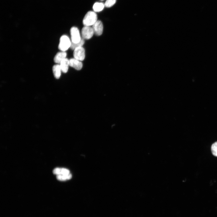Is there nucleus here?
<instances>
[{"instance_id":"f257e3e1","label":"nucleus","mask_w":217,"mask_h":217,"mask_svg":"<svg viewBox=\"0 0 217 217\" xmlns=\"http://www.w3.org/2000/svg\"><path fill=\"white\" fill-rule=\"evenodd\" d=\"M97 17L94 11H91L88 12L85 15L83 23L84 26H90L93 25L97 21Z\"/></svg>"},{"instance_id":"f03ea898","label":"nucleus","mask_w":217,"mask_h":217,"mask_svg":"<svg viewBox=\"0 0 217 217\" xmlns=\"http://www.w3.org/2000/svg\"><path fill=\"white\" fill-rule=\"evenodd\" d=\"M71 43V42L69 37L66 35H63L60 38L58 48L61 51L65 52L70 48Z\"/></svg>"},{"instance_id":"7ed1b4c3","label":"nucleus","mask_w":217,"mask_h":217,"mask_svg":"<svg viewBox=\"0 0 217 217\" xmlns=\"http://www.w3.org/2000/svg\"><path fill=\"white\" fill-rule=\"evenodd\" d=\"M71 39L72 42L76 43L81 39L78 29L76 27H72L70 30Z\"/></svg>"},{"instance_id":"20e7f679","label":"nucleus","mask_w":217,"mask_h":217,"mask_svg":"<svg viewBox=\"0 0 217 217\" xmlns=\"http://www.w3.org/2000/svg\"><path fill=\"white\" fill-rule=\"evenodd\" d=\"M94 34L92 27L90 26H84L81 30L82 38L84 39H90Z\"/></svg>"},{"instance_id":"39448f33","label":"nucleus","mask_w":217,"mask_h":217,"mask_svg":"<svg viewBox=\"0 0 217 217\" xmlns=\"http://www.w3.org/2000/svg\"><path fill=\"white\" fill-rule=\"evenodd\" d=\"M73 55L74 58L82 61L85 58V51L82 46L75 48L74 50Z\"/></svg>"},{"instance_id":"423d86ee","label":"nucleus","mask_w":217,"mask_h":217,"mask_svg":"<svg viewBox=\"0 0 217 217\" xmlns=\"http://www.w3.org/2000/svg\"><path fill=\"white\" fill-rule=\"evenodd\" d=\"M96 35L99 36L102 34L103 30V25L100 20H97L92 27Z\"/></svg>"},{"instance_id":"0eeeda50","label":"nucleus","mask_w":217,"mask_h":217,"mask_svg":"<svg viewBox=\"0 0 217 217\" xmlns=\"http://www.w3.org/2000/svg\"><path fill=\"white\" fill-rule=\"evenodd\" d=\"M69 66L77 70L81 69L83 67L82 62L75 58H71L69 60Z\"/></svg>"},{"instance_id":"6e6552de","label":"nucleus","mask_w":217,"mask_h":217,"mask_svg":"<svg viewBox=\"0 0 217 217\" xmlns=\"http://www.w3.org/2000/svg\"><path fill=\"white\" fill-rule=\"evenodd\" d=\"M67 53L64 51H61L58 52L54 58V62L60 64L63 59L66 58Z\"/></svg>"},{"instance_id":"1a4fd4ad","label":"nucleus","mask_w":217,"mask_h":217,"mask_svg":"<svg viewBox=\"0 0 217 217\" xmlns=\"http://www.w3.org/2000/svg\"><path fill=\"white\" fill-rule=\"evenodd\" d=\"M61 71L66 73L68 71L69 66V60L66 58L63 59L59 64Z\"/></svg>"},{"instance_id":"9d476101","label":"nucleus","mask_w":217,"mask_h":217,"mask_svg":"<svg viewBox=\"0 0 217 217\" xmlns=\"http://www.w3.org/2000/svg\"><path fill=\"white\" fill-rule=\"evenodd\" d=\"M52 71L55 77L58 79L61 75V70L59 64L54 65L52 67Z\"/></svg>"},{"instance_id":"9b49d317","label":"nucleus","mask_w":217,"mask_h":217,"mask_svg":"<svg viewBox=\"0 0 217 217\" xmlns=\"http://www.w3.org/2000/svg\"><path fill=\"white\" fill-rule=\"evenodd\" d=\"M54 174L58 175H66L70 174V171L66 168H55L53 171Z\"/></svg>"},{"instance_id":"f8f14e48","label":"nucleus","mask_w":217,"mask_h":217,"mask_svg":"<svg viewBox=\"0 0 217 217\" xmlns=\"http://www.w3.org/2000/svg\"><path fill=\"white\" fill-rule=\"evenodd\" d=\"M104 6L103 3L96 2L93 5V9L95 12H99L103 9Z\"/></svg>"},{"instance_id":"ddd939ff","label":"nucleus","mask_w":217,"mask_h":217,"mask_svg":"<svg viewBox=\"0 0 217 217\" xmlns=\"http://www.w3.org/2000/svg\"><path fill=\"white\" fill-rule=\"evenodd\" d=\"M72 175L70 173L68 174L56 175L57 179L60 181H64L68 180L72 178Z\"/></svg>"},{"instance_id":"4468645a","label":"nucleus","mask_w":217,"mask_h":217,"mask_svg":"<svg viewBox=\"0 0 217 217\" xmlns=\"http://www.w3.org/2000/svg\"><path fill=\"white\" fill-rule=\"evenodd\" d=\"M84 43V39L83 38L78 43H73L71 42V45L70 48L73 50H74L75 48L82 46Z\"/></svg>"},{"instance_id":"2eb2a0df","label":"nucleus","mask_w":217,"mask_h":217,"mask_svg":"<svg viewBox=\"0 0 217 217\" xmlns=\"http://www.w3.org/2000/svg\"><path fill=\"white\" fill-rule=\"evenodd\" d=\"M211 150L212 154L214 156L217 157V141L212 145Z\"/></svg>"},{"instance_id":"dca6fc26","label":"nucleus","mask_w":217,"mask_h":217,"mask_svg":"<svg viewBox=\"0 0 217 217\" xmlns=\"http://www.w3.org/2000/svg\"><path fill=\"white\" fill-rule=\"evenodd\" d=\"M116 0H106L104 5L107 8H109L113 5L116 2Z\"/></svg>"},{"instance_id":"f3484780","label":"nucleus","mask_w":217,"mask_h":217,"mask_svg":"<svg viewBox=\"0 0 217 217\" xmlns=\"http://www.w3.org/2000/svg\"></svg>"}]
</instances>
